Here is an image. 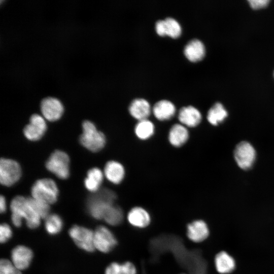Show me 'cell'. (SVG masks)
<instances>
[{"instance_id":"cell-1","label":"cell","mask_w":274,"mask_h":274,"mask_svg":"<svg viewBox=\"0 0 274 274\" xmlns=\"http://www.w3.org/2000/svg\"><path fill=\"white\" fill-rule=\"evenodd\" d=\"M87 200L86 207L90 215L95 219H103L106 211L114 204L116 193L108 188L99 189Z\"/></svg>"},{"instance_id":"cell-2","label":"cell","mask_w":274,"mask_h":274,"mask_svg":"<svg viewBox=\"0 0 274 274\" xmlns=\"http://www.w3.org/2000/svg\"><path fill=\"white\" fill-rule=\"evenodd\" d=\"M10 208L12 214L25 219L29 228L35 229L40 225L41 217L32 208L28 197L16 196L11 201Z\"/></svg>"},{"instance_id":"cell-3","label":"cell","mask_w":274,"mask_h":274,"mask_svg":"<svg viewBox=\"0 0 274 274\" xmlns=\"http://www.w3.org/2000/svg\"><path fill=\"white\" fill-rule=\"evenodd\" d=\"M83 132L80 137V142L87 149L94 152L101 150L105 146V134L97 130L95 125L90 121L82 123Z\"/></svg>"},{"instance_id":"cell-4","label":"cell","mask_w":274,"mask_h":274,"mask_svg":"<svg viewBox=\"0 0 274 274\" xmlns=\"http://www.w3.org/2000/svg\"><path fill=\"white\" fill-rule=\"evenodd\" d=\"M31 192L32 198L48 204L55 202L58 195L57 185L50 179L37 181L32 186Z\"/></svg>"},{"instance_id":"cell-5","label":"cell","mask_w":274,"mask_h":274,"mask_svg":"<svg viewBox=\"0 0 274 274\" xmlns=\"http://www.w3.org/2000/svg\"><path fill=\"white\" fill-rule=\"evenodd\" d=\"M70 159L65 152L56 150L50 156L46 163L47 169L61 179L69 176Z\"/></svg>"},{"instance_id":"cell-6","label":"cell","mask_w":274,"mask_h":274,"mask_svg":"<svg viewBox=\"0 0 274 274\" xmlns=\"http://www.w3.org/2000/svg\"><path fill=\"white\" fill-rule=\"evenodd\" d=\"M233 155L237 165L244 170L251 168L256 157L254 148L247 141H242L236 146Z\"/></svg>"},{"instance_id":"cell-7","label":"cell","mask_w":274,"mask_h":274,"mask_svg":"<svg viewBox=\"0 0 274 274\" xmlns=\"http://www.w3.org/2000/svg\"><path fill=\"white\" fill-rule=\"evenodd\" d=\"M21 176V168L15 161L2 158L0 162V181L2 184L10 186L16 183Z\"/></svg>"},{"instance_id":"cell-8","label":"cell","mask_w":274,"mask_h":274,"mask_svg":"<svg viewBox=\"0 0 274 274\" xmlns=\"http://www.w3.org/2000/svg\"><path fill=\"white\" fill-rule=\"evenodd\" d=\"M69 234L75 243L82 250L92 252L94 251V232L90 229L74 225L69 230Z\"/></svg>"},{"instance_id":"cell-9","label":"cell","mask_w":274,"mask_h":274,"mask_svg":"<svg viewBox=\"0 0 274 274\" xmlns=\"http://www.w3.org/2000/svg\"><path fill=\"white\" fill-rule=\"evenodd\" d=\"M93 242L95 248L104 253L111 251L117 244L112 232L102 225L97 227L94 232Z\"/></svg>"},{"instance_id":"cell-10","label":"cell","mask_w":274,"mask_h":274,"mask_svg":"<svg viewBox=\"0 0 274 274\" xmlns=\"http://www.w3.org/2000/svg\"><path fill=\"white\" fill-rule=\"evenodd\" d=\"M46 128L44 119L40 115L35 114L30 117L29 123L24 127V134L30 141H38L43 136Z\"/></svg>"},{"instance_id":"cell-11","label":"cell","mask_w":274,"mask_h":274,"mask_svg":"<svg viewBox=\"0 0 274 274\" xmlns=\"http://www.w3.org/2000/svg\"><path fill=\"white\" fill-rule=\"evenodd\" d=\"M41 110L43 116L48 120L54 121L59 119L63 112V107L57 98L47 97L41 103Z\"/></svg>"},{"instance_id":"cell-12","label":"cell","mask_w":274,"mask_h":274,"mask_svg":"<svg viewBox=\"0 0 274 274\" xmlns=\"http://www.w3.org/2000/svg\"><path fill=\"white\" fill-rule=\"evenodd\" d=\"M178 118L180 123L188 128L197 126L201 122L202 116L197 108L188 106L180 109Z\"/></svg>"},{"instance_id":"cell-13","label":"cell","mask_w":274,"mask_h":274,"mask_svg":"<svg viewBox=\"0 0 274 274\" xmlns=\"http://www.w3.org/2000/svg\"><path fill=\"white\" fill-rule=\"evenodd\" d=\"M209 234V227L202 220H194L187 226V235L188 238L193 242H202L208 237Z\"/></svg>"},{"instance_id":"cell-14","label":"cell","mask_w":274,"mask_h":274,"mask_svg":"<svg viewBox=\"0 0 274 274\" xmlns=\"http://www.w3.org/2000/svg\"><path fill=\"white\" fill-rule=\"evenodd\" d=\"M33 257L32 251L24 246H18L14 248L11 253L13 264L18 269L27 268Z\"/></svg>"},{"instance_id":"cell-15","label":"cell","mask_w":274,"mask_h":274,"mask_svg":"<svg viewBox=\"0 0 274 274\" xmlns=\"http://www.w3.org/2000/svg\"><path fill=\"white\" fill-rule=\"evenodd\" d=\"M189 139L188 128L181 123L172 125L168 133V141L173 147L179 148L184 146Z\"/></svg>"},{"instance_id":"cell-16","label":"cell","mask_w":274,"mask_h":274,"mask_svg":"<svg viewBox=\"0 0 274 274\" xmlns=\"http://www.w3.org/2000/svg\"><path fill=\"white\" fill-rule=\"evenodd\" d=\"M104 176L114 184H119L124 180L125 169L123 164L116 160L107 162L104 167Z\"/></svg>"},{"instance_id":"cell-17","label":"cell","mask_w":274,"mask_h":274,"mask_svg":"<svg viewBox=\"0 0 274 274\" xmlns=\"http://www.w3.org/2000/svg\"><path fill=\"white\" fill-rule=\"evenodd\" d=\"M127 219L128 222L137 228H145L151 222V217L148 212L141 207H134L127 213Z\"/></svg>"},{"instance_id":"cell-18","label":"cell","mask_w":274,"mask_h":274,"mask_svg":"<svg viewBox=\"0 0 274 274\" xmlns=\"http://www.w3.org/2000/svg\"><path fill=\"white\" fill-rule=\"evenodd\" d=\"M128 111L130 115L138 121L148 119L152 112V108L147 100L136 98L130 104Z\"/></svg>"},{"instance_id":"cell-19","label":"cell","mask_w":274,"mask_h":274,"mask_svg":"<svg viewBox=\"0 0 274 274\" xmlns=\"http://www.w3.org/2000/svg\"><path fill=\"white\" fill-rule=\"evenodd\" d=\"M214 263L217 271L220 274L230 273L236 267L234 258L225 251H221L216 255Z\"/></svg>"},{"instance_id":"cell-20","label":"cell","mask_w":274,"mask_h":274,"mask_svg":"<svg viewBox=\"0 0 274 274\" xmlns=\"http://www.w3.org/2000/svg\"><path fill=\"white\" fill-rule=\"evenodd\" d=\"M176 108L169 100L163 99L155 103L152 108V113L159 121H165L171 119L175 115Z\"/></svg>"},{"instance_id":"cell-21","label":"cell","mask_w":274,"mask_h":274,"mask_svg":"<svg viewBox=\"0 0 274 274\" xmlns=\"http://www.w3.org/2000/svg\"><path fill=\"white\" fill-rule=\"evenodd\" d=\"M206 53L203 44L198 39L190 40L185 46L184 53L190 61L197 62L201 60Z\"/></svg>"},{"instance_id":"cell-22","label":"cell","mask_w":274,"mask_h":274,"mask_svg":"<svg viewBox=\"0 0 274 274\" xmlns=\"http://www.w3.org/2000/svg\"><path fill=\"white\" fill-rule=\"evenodd\" d=\"M104 176V174L102 171L97 167L89 169L84 181L86 188L93 193L98 191L100 189Z\"/></svg>"},{"instance_id":"cell-23","label":"cell","mask_w":274,"mask_h":274,"mask_svg":"<svg viewBox=\"0 0 274 274\" xmlns=\"http://www.w3.org/2000/svg\"><path fill=\"white\" fill-rule=\"evenodd\" d=\"M155 131V125L149 119L138 121L134 127L135 136L141 141L150 139L154 134Z\"/></svg>"},{"instance_id":"cell-24","label":"cell","mask_w":274,"mask_h":274,"mask_svg":"<svg viewBox=\"0 0 274 274\" xmlns=\"http://www.w3.org/2000/svg\"><path fill=\"white\" fill-rule=\"evenodd\" d=\"M228 112L220 102L215 104L208 111L207 118L212 125L216 126L222 122L227 117Z\"/></svg>"},{"instance_id":"cell-25","label":"cell","mask_w":274,"mask_h":274,"mask_svg":"<svg viewBox=\"0 0 274 274\" xmlns=\"http://www.w3.org/2000/svg\"><path fill=\"white\" fill-rule=\"evenodd\" d=\"M105 274H136V269L129 261L122 263L113 262L107 267Z\"/></svg>"},{"instance_id":"cell-26","label":"cell","mask_w":274,"mask_h":274,"mask_svg":"<svg viewBox=\"0 0 274 274\" xmlns=\"http://www.w3.org/2000/svg\"><path fill=\"white\" fill-rule=\"evenodd\" d=\"M124 219V214L121 208L115 204L110 207L105 213L103 219L112 226L120 224Z\"/></svg>"},{"instance_id":"cell-27","label":"cell","mask_w":274,"mask_h":274,"mask_svg":"<svg viewBox=\"0 0 274 274\" xmlns=\"http://www.w3.org/2000/svg\"><path fill=\"white\" fill-rule=\"evenodd\" d=\"M45 227L47 232L51 235H55L61 230L63 222L57 214L49 215L46 218Z\"/></svg>"},{"instance_id":"cell-28","label":"cell","mask_w":274,"mask_h":274,"mask_svg":"<svg viewBox=\"0 0 274 274\" xmlns=\"http://www.w3.org/2000/svg\"><path fill=\"white\" fill-rule=\"evenodd\" d=\"M164 22L166 35L173 38H178L181 35V26L176 19L167 17L164 19Z\"/></svg>"},{"instance_id":"cell-29","label":"cell","mask_w":274,"mask_h":274,"mask_svg":"<svg viewBox=\"0 0 274 274\" xmlns=\"http://www.w3.org/2000/svg\"><path fill=\"white\" fill-rule=\"evenodd\" d=\"M28 199L32 208L41 218H46L49 215V204L32 197L28 198Z\"/></svg>"},{"instance_id":"cell-30","label":"cell","mask_w":274,"mask_h":274,"mask_svg":"<svg viewBox=\"0 0 274 274\" xmlns=\"http://www.w3.org/2000/svg\"><path fill=\"white\" fill-rule=\"evenodd\" d=\"M0 274H21L19 269L7 259H2L0 262Z\"/></svg>"},{"instance_id":"cell-31","label":"cell","mask_w":274,"mask_h":274,"mask_svg":"<svg viewBox=\"0 0 274 274\" xmlns=\"http://www.w3.org/2000/svg\"><path fill=\"white\" fill-rule=\"evenodd\" d=\"M11 227L6 223H3L0 227V241L2 243L8 241L12 236Z\"/></svg>"},{"instance_id":"cell-32","label":"cell","mask_w":274,"mask_h":274,"mask_svg":"<svg viewBox=\"0 0 274 274\" xmlns=\"http://www.w3.org/2000/svg\"><path fill=\"white\" fill-rule=\"evenodd\" d=\"M250 6L254 9H258L265 7L269 3L268 0H249Z\"/></svg>"},{"instance_id":"cell-33","label":"cell","mask_w":274,"mask_h":274,"mask_svg":"<svg viewBox=\"0 0 274 274\" xmlns=\"http://www.w3.org/2000/svg\"><path fill=\"white\" fill-rule=\"evenodd\" d=\"M155 29L157 33L160 36L166 35L164 20H158L155 24Z\"/></svg>"},{"instance_id":"cell-34","label":"cell","mask_w":274,"mask_h":274,"mask_svg":"<svg viewBox=\"0 0 274 274\" xmlns=\"http://www.w3.org/2000/svg\"><path fill=\"white\" fill-rule=\"evenodd\" d=\"M11 221L14 226L20 227L22 224V219L15 214H12Z\"/></svg>"},{"instance_id":"cell-35","label":"cell","mask_w":274,"mask_h":274,"mask_svg":"<svg viewBox=\"0 0 274 274\" xmlns=\"http://www.w3.org/2000/svg\"><path fill=\"white\" fill-rule=\"evenodd\" d=\"M6 210V201L5 197L1 196L0 198V211L4 213Z\"/></svg>"},{"instance_id":"cell-36","label":"cell","mask_w":274,"mask_h":274,"mask_svg":"<svg viewBox=\"0 0 274 274\" xmlns=\"http://www.w3.org/2000/svg\"><path fill=\"white\" fill-rule=\"evenodd\" d=\"M181 274H186V273H181Z\"/></svg>"},{"instance_id":"cell-37","label":"cell","mask_w":274,"mask_h":274,"mask_svg":"<svg viewBox=\"0 0 274 274\" xmlns=\"http://www.w3.org/2000/svg\"><path fill=\"white\" fill-rule=\"evenodd\" d=\"M273 76H274V74H273Z\"/></svg>"}]
</instances>
